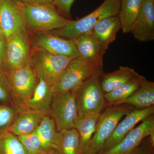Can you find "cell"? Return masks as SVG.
<instances>
[{
	"instance_id": "obj_30",
	"label": "cell",
	"mask_w": 154,
	"mask_h": 154,
	"mask_svg": "<svg viewBox=\"0 0 154 154\" xmlns=\"http://www.w3.org/2000/svg\"><path fill=\"white\" fill-rule=\"evenodd\" d=\"M75 0H53V4L60 12L66 16H69L71 8Z\"/></svg>"
},
{
	"instance_id": "obj_16",
	"label": "cell",
	"mask_w": 154,
	"mask_h": 154,
	"mask_svg": "<svg viewBox=\"0 0 154 154\" xmlns=\"http://www.w3.org/2000/svg\"><path fill=\"white\" fill-rule=\"evenodd\" d=\"M120 29L118 16L102 19L95 25L92 31L105 53L110 44L115 41Z\"/></svg>"
},
{
	"instance_id": "obj_20",
	"label": "cell",
	"mask_w": 154,
	"mask_h": 154,
	"mask_svg": "<svg viewBox=\"0 0 154 154\" xmlns=\"http://www.w3.org/2000/svg\"><path fill=\"white\" fill-rule=\"evenodd\" d=\"M144 0H120L119 12L121 29L124 34L130 32L142 7Z\"/></svg>"
},
{
	"instance_id": "obj_14",
	"label": "cell",
	"mask_w": 154,
	"mask_h": 154,
	"mask_svg": "<svg viewBox=\"0 0 154 154\" xmlns=\"http://www.w3.org/2000/svg\"><path fill=\"white\" fill-rule=\"evenodd\" d=\"M130 33L137 40L147 42L154 40V0H144L142 7Z\"/></svg>"
},
{
	"instance_id": "obj_25",
	"label": "cell",
	"mask_w": 154,
	"mask_h": 154,
	"mask_svg": "<svg viewBox=\"0 0 154 154\" xmlns=\"http://www.w3.org/2000/svg\"><path fill=\"white\" fill-rule=\"evenodd\" d=\"M57 150L59 154H81L79 135L75 128L58 132Z\"/></svg>"
},
{
	"instance_id": "obj_1",
	"label": "cell",
	"mask_w": 154,
	"mask_h": 154,
	"mask_svg": "<svg viewBox=\"0 0 154 154\" xmlns=\"http://www.w3.org/2000/svg\"><path fill=\"white\" fill-rule=\"evenodd\" d=\"M30 32L51 31L62 28L70 20L61 16L53 3L25 4L17 0Z\"/></svg>"
},
{
	"instance_id": "obj_13",
	"label": "cell",
	"mask_w": 154,
	"mask_h": 154,
	"mask_svg": "<svg viewBox=\"0 0 154 154\" xmlns=\"http://www.w3.org/2000/svg\"><path fill=\"white\" fill-rule=\"evenodd\" d=\"M154 113V106L143 109H134L128 113L125 118L118 123L114 131L105 142L102 152L113 147L122 140L137 123Z\"/></svg>"
},
{
	"instance_id": "obj_33",
	"label": "cell",
	"mask_w": 154,
	"mask_h": 154,
	"mask_svg": "<svg viewBox=\"0 0 154 154\" xmlns=\"http://www.w3.org/2000/svg\"><path fill=\"white\" fill-rule=\"evenodd\" d=\"M131 154H145L143 150L141 149H136Z\"/></svg>"
},
{
	"instance_id": "obj_29",
	"label": "cell",
	"mask_w": 154,
	"mask_h": 154,
	"mask_svg": "<svg viewBox=\"0 0 154 154\" xmlns=\"http://www.w3.org/2000/svg\"><path fill=\"white\" fill-rule=\"evenodd\" d=\"M11 99L5 73L0 74V102H8Z\"/></svg>"
},
{
	"instance_id": "obj_6",
	"label": "cell",
	"mask_w": 154,
	"mask_h": 154,
	"mask_svg": "<svg viewBox=\"0 0 154 154\" xmlns=\"http://www.w3.org/2000/svg\"><path fill=\"white\" fill-rule=\"evenodd\" d=\"M5 73L11 98L21 109L31 97L38 82L34 69L30 62L20 67L6 70Z\"/></svg>"
},
{
	"instance_id": "obj_3",
	"label": "cell",
	"mask_w": 154,
	"mask_h": 154,
	"mask_svg": "<svg viewBox=\"0 0 154 154\" xmlns=\"http://www.w3.org/2000/svg\"><path fill=\"white\" fill-rule=\"evenodd\" d=\"M120 7V0H105L99 8L86 17L70 20L62 28L50 32L63 38L75 39L92 31L102 19L118 16Z\"/></svg>"
},
{
	"instance_id": "obj_18",
	"label": "cell",
	"mask_w": 154,
	"mask_h": 154,
	"mask_svg": "<svg viewBox=\"0 0 154 154\" xmlns=\"http://www.w3.org/2000/svg\"><path fill=\"white\" fill-rule=\"evenodd\" d=\"M81 57L94 59H103L105 53L93 31L71 39Z\"/></svg>"
},
{
	"instance_id": "obj_31",
	"label": "cell",
	"mask_w": 154,
	"mask_h": 154,
	"mask_svg": "<svg viewBox=\"0 0 154 154\" xmlns=\"http://www.w3.org/2000/svg\"><path fill=\"white\" fill-rule=\"evenodd\" d=\"M7 39L0 34V74L5 73Z\"/></svg>"
},
{
	"instance_id": "obj_4",
	"label": "cell",
	"mask_w": 154,
	"mask_h": 154,
	"mask_svg": "<svg viewBox=\"0 0 154 154\" xmlns=\"http://www.w3.org/2000/svg\"><path fill=\"white\" fill-rule=\"evenodd\" d=\"M135 108L126 104L111 105L100 113L93 137L82 154H99L124 116Z\"/></svg>"
},
{
	"instance_id": "obj_17",
	"label": "cell",
	"mask_w": 154,
	"mask_h": 154,
	"mask_svg": "<svg viewBox=\"0 0 154 154\" xmlns=\"http://www.w3.org/2000/svg\"><path fill=\"white\" fill-rule=\"evenodd\" d=\"M54 94L51 86L38 78L32 96L22 108L48 113Z\"/></svg>"
},
{
	"instance_id": "obj_7",
	"label": "cell",
	"mask_w": 154,
	"mask_h": 154,
	"mask_svg": "<svg viewBox=\"0 0 154 154\" xmlns=\"http://www.w3.org/2000/svg\"><path fill=\"white\" fill-rule=\"evenodd\" d=\"M102 72L96 74L83 83L76 91L78 117L90 113H101L106 104L101 86Z\"/></svg>"
},
{
	"instance_id": "obj_10",
	"label": "cell",
	"mask_w": 154,
	"mask_h": 154,
	"mask_svg": "<svg viewBox=\"0 0 154 154\" xmlns=\"http://www.w3.org/2000/svg\"><path fill=\"white\" fill-rule=\"evenodd\" d=\"M31 38L32 45L50 53L73 59L80 57L72 40L62 38L50 31L31 32Z\"/></svg>"
},
{
	"instance_id": "obj_8",
	"label": "cell",
	"mask_w": 154,
	"mask_h": 154,
	"mask_svg": "<svg viewBox=\"0 0 154 154\" xmlns=\"http://www.w3.org/2000/svg\"><path fill=\"white\" fill-rule=\"evenodd\" d=\"M49 112L58 131L75 128L78 117L75 92L54 94Z\"/></svg>"
},
{
	"instance_id": "obj_27",
	"label": "cell",
	"mask_w": 154,
	"mask_h": 154,
	"mask_svg": "<svg viewBox=\"0 0 154 154\" xmlns=\"http://www.w3.org/2000/svg\"><path fill=\"white\" fill-rule=\"evenodd\" d=\"M28 154H43L45 152L36 131L28 134L17 136Z\"/></svg>"
},
{
	"instance_id": "obj_9",
	"label": "cell",
	"mask_w": 154,
	"mask_h": 154,
	"mask_svg": "<svg viewBox=\"0 0 154 154\" xmlns=\"http://www.w3.org/2000/svg\"><path fill=\"white\" fill-rule=\"evenodd\" d=\"M6 39L5 70L30 62L32 44L31 32L28 28L18 31Z\"/></svg>"
},
{
	"instance_id": "obj_32",
	"label": "cell",
	"mask_w": 154,
	"mask_h": 154,
	"mask_svg": "<svg viewBox=\"0 0 154 154\" xmlns=\"http://www.w3.org/2000/svg\"><path fill=\"white\" fill-rule=\"evenodd\" d=\"M21 2L27 4H41V3H53V0H18Z\"/></svg>"
},
{
	"instance_id": "obj_12",
	"label": "cell",
	"mask_w": 154,
	"mask_h": 154,
	"mask_svg": "<svg viewBox=\"0 0 154 154\" xmlns=\"http://www.w3.org/2000/svg\"><path fill=\"white\" fill-rule=\"evenodd\" d=\"M26 28L17 0H0V34L7 38Z\"/></svg>"
},
{
	"instance_id": "obj_24",
	"label": "cell",
	"mask_w": 154,
	"mask_h": 154,
	"mask_svg": "<svg viewBox=\"0 0 154 154\" xmlns=\"http://www.w3.org/2000/svg\"><path fill=\"white\" fill-rule=\"evenodd\" d=\"M146 79L140 75L112 91L104 94L108 105H118L131 96Z\"/></svg>"
},
{
	"instance_id": "obj_2",
	"label": "cell",
	"mask_w": 154,
	"mask_h": 154,
	"mask_svg": "<svg viewBox=\"0 0 154 154\" xmlns=\"http://www.w3.org/2000/svg\"><path fill=\"white\" fill-rule=\"evenodd\" d=\"M103 59L81 57L72 60L55 85L54 94L75 92L80 86L94 75L102 72Z\"/></svg>"
},
{
	"instance_id": "obj_34",
	"label": "cell",
	"mask_w": 154,
	"mask_h": 154,
	"mask_svg": "<svg viewBox=\"0 0 154 154\" xmlns=\"http://www.w3.org/2000/svg\"><path fill=\"white\" fill-rule=\"evenodd\" d=\"M47 154H59L57 150H54L48 152Z\"/></svg>"
},
{
	"instance_id": "obj_35",
	"label": "cell",
	"mask_w": 154,
	"mask_h": 154,
	"mask_svg": "<svg viewBox=\"0 0 154 154\" xmlns=\"http://www.w3.org/2000/svg\"><path fill=\"white\" fill-rule=\"evenodd\" d=\"M47 154V153H45V154Z\"/></svg>"
},
{
	"instance_id": "obj_26",
	"label": "cell",
	"mask_w": 154,
	"mask_h": 154,
	"mask_svg": "<svg viewBox=\"0 0 154 154\" xmlns=\"http://www.w3.org/2000/svg\"><path fill=\"white\" fill-rule=\"evenodd\" d=\"M0 154H28L17 136L8 130L0 131Z\"/></svg>"
},
{
	"instance_id": "obj_28",
	"label": "cell",
	"mask_w": 154,
	"mask_h": 154,
	"mask_svg": "<svg viewBox=\"0 0 154 154\" xmlns=\"http://www.w3.org/2000/svg\"><path fill=\"white\" fill-rule=\"evenodd\" d=\"M16 113V110L14 107L0 105V131L9 128L15 119Z\"/></svg>"
},
{
	"instance_id": "obj_5",
	"label": "cell",
	"mask_w": 154,
	"mask_h": 154,
	"mask_svg": "<svg viewBox=\"0 0 154 154\" xmlns=\"http://www.w3.org/2000/svg\"><path fill=\"white\" fill-rule=\"evenodd\" d=\"M72 58L56 55L32 45L30 62L37 78L54 85L65 70Z\"/></svg>"
},
{
	"instance_id": "obj_21",
	"label": "cell",
	"mask_w": 154,
	"mask_h": 154,
	"mask_svg": "<svg viewBox=\"0 0 154 154\" xmlns=\"http://www.w3.org/2000/svg\"><path fill=\"white\" fill-rule=\"evenodd\" d=\"M35 131L45 152L57 150L58 132L53 119L48 115L44 116Z\"/></svg>"
},
{
	"instance_id": "obj_19",
	"label": "cell",
	"mask_w": 154,
	"mask_h": 154,
	"mask_svg": "<svg viewBox=\"0 0 154 154\" xmlns=\"http://www.w3.org/2000/svg\"><path fill=\"white\" fill-rule=\"evenodd\" d=\"M120 104L130 105L137 109H145L153 106L154 104V82L144 80L131 96Z\"/></svg>"
},
{
	"instance_id": "obj_11",
	"label": "cell",
	"mask_w": 154,
	"mask_h": 154,
	"mask_svg": "<svg viewBox=\"0 0 154 154\" xmlns=\"http://www.w3.org/2000/svg\"><path fill=\"white\" fill-rule=\"evenodd\" d=\"M153 133L154 114L145 119L138 126L131 130L116 145L99 154H131L136 149L144 139Z\"/></svg>"
},
{
	"instance_id": "obj_22",
	"label": "cell",
	"mask_w": 154,
	"mask_h": 154,
	"mask_svg": "<svg viewBox=\"0 0 154 154\" xmlns=\"http://www.w3.org/2000/svg\"><path fill=\"white\" fill-rule=\"evenodd\" d=\"M139 75L131 68L119 67L117 70L102 75L101 80L102 90L104 94L108 93Z\"/></svg>"
},
{
	"instance_id": "obj_23",
	"label": "cell",
	"mask_w": 154,
	"mask_h": 154,
	"mask_svg": "<svg viewBox=\"0 0 154 154\" xmlns=\"http://www.w3.org/2000/svg\"><path fill=\"white\" fill-rule=\"evenodd\" d=\"M100 114L90 113L82 117H77L75 128L79 135L81 154H82L95 132Z\"/></svg>"
},
{
	"instance_id": "obj_15",
	"label": "cell",
	"mask_w": 154,
	"mask_h": 154,
	"mask_svg": "<svg viewBox=\"0 0 154 154\" xmlns=\"http://www.w3.org/2000/svg\"><path fill=\"white\" fill-rule=\"evenodd\" d=\"M19 110V114L7 129L17 136L35 131L43 117L48 113L28 108Z\"/></svg>"
}]
</instances>
